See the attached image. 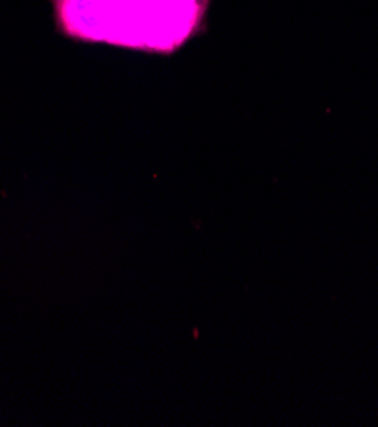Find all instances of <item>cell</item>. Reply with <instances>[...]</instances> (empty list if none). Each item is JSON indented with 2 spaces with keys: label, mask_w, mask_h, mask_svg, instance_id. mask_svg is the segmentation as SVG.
Wrapping results in <instances>:
<instances>
[{
  "label": "cell",
  "mask_w": 378,
  "mask_h": 427,
  "mask_svg": "<svg viewBox=\"0 0 378 427\" xmlns=\"http://www.w3.org/2000/svg\"><path fill=\"white\" fill-rule=\"evenodd\" d=\"M70 38L170 53L201 28L208 0H53Z\"/></svg>",
  "instance_id": "obj_1"
}]
</instances>
